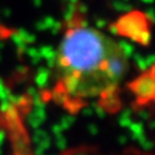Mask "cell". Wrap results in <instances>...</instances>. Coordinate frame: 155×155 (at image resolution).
Returning <instances> with one entry per match:
<instances>
[{"label": "cell", "instance_id": "cell-1", "mask_svg": "<svg viewBox=\"0 0 155 155\" xmlns=\"http://www.w3.org/2000/svg\"><path fill=\"white\" fill-rule=\"evenodd\" d=\"M129 70L125 51L74 13L63 28L53 66V99L76 113L95 101L117 105L118 91Z\"/></svg>", "mask_w": 155, "mask_h": 155}, {"label": "cell", "instance_id": "cell-2", "mask_svg": "<svg viewBox=\"0 0 155 155\" xmlns=\"http://www.w3.org/2000/svg\"><path fill=\"white\" fill-rule=\"evenodd\" d=\"M115 155H155V153L150 152V150H139V148L130 147V148L123 150L122 152H120L118 154H115Z\"/></svg>", "mask_w": 155, "mask_h": 155}]
</instances>
